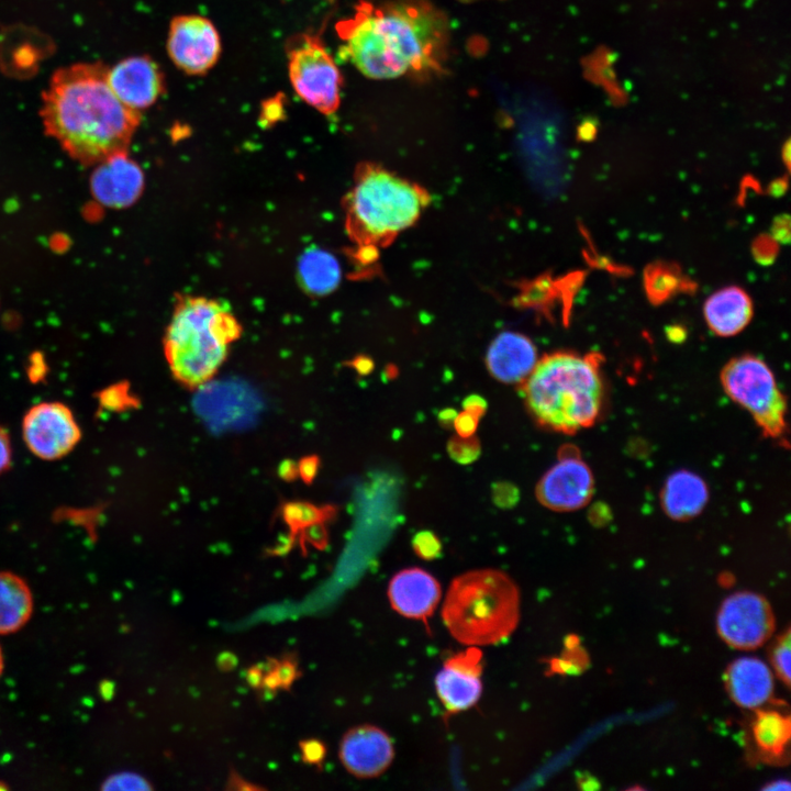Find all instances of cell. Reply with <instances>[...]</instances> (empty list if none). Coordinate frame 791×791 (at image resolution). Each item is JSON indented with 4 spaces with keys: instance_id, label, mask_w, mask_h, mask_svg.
Returning <instances> with one entry per match:
<instances>
[{
    "instance_id": "cell-30",
    "label": "cell",
    "mask_w": 791,
    "mask_h": 791,
    "mask_svg": "<svg viewBox=\"0 0 791 791\" xmlns=\"http://www.w3.org/2000/svg\"><path fill=\"white\" fill-rule=\"evenodd\" d=\"M104 782L103 789L148 790L152 788L142 776L131 772L113 775Z\"/></svg>"
},
{
    "instance_id": "cell-36",
    "label": "cell",
    "mask_w": 791,
    "mask_h": 791,
    "mask_svg": "<svg viewBox=\"0 0 791 791\" xmlns=\"http://www.w3.org/2000/svg\"><path fill=\"white\" fill-rule=\"evenodd\" d=\"M457 415V411L452 408L443 409L438 412V423L444 428H450L453 427L455 417Z\"/></svg>"
},
{
    "instance_id": "cell-26",
    "label": "cell",
    "mask_w": 791,
    "mask_h": 791,
    "mask_svg": "<svg viewBox=\"0 0 791 791\" xmlns=\"http://www.w3.org/2000/svg\"><path fill=\"white\" fill-rule=\"evenodd\" d=\"M447 453L457 464L469 465L479 458L481 445L475 435L468 437L456 435L448 441Z\"/></svg>"
},
{
    "instance_id": "cell-1",
    "label": "cell",
    "mask_w": 791,
    "mask_h": 791,
    "mask_svg": "<svg viewBox=\"0 0 791 791\" xmlns=\"http://www.w3.org/2000/svg\"><path fill=\"white\" fill-rule=\"evenodd\" d=\"M445 14L426 0L379 5L361 1L337 23L342 53L366 77L428 76L443 69L449 27Z\"/></svg>"
},
{
    "instance_id": "cell-17",
    "label": "cell",
    "mask_w": 791,
    "mask_h": 791,
    "mask_svg": "<svg viewBox=\"0 0 791 791\" xmlns=\"http://www.w3.org/2000/svg\"><path fill=\"white\" fill-rule=\"evenodd\" d=\"M441 584L421 568H406L396 573L388 586V598L399 614L426 622L439 601Z\"/></svg>"
},
{
    "instance_id": "cell-2",
    "label": "cell",
    "mask_w": 791,
    "mask_h": 791,
    "mask_svg": "<svg viewBox=\"0 0 791 791\" xmlns=\"http://www.w3.org/2000/svg\"><path fill=\"white\" fill-rule=\"evenodd\" d=\"M107 73L101 62L64 66L54 71L42 93L45 133L82 165L126 152L141 121L138 111L115 97Z\"/></svg>"
},
{
    "instance_id": "cell-40",
    "label": "cell",
    "mask_w": 791,
    "mask_h": 791,
    "mask_svg": "<svg viewBox=\"0 0 791 791\" xmlns=\"http://www.w3.org/2000/svg\"><path fill=\"white\" fill-rule=\"evenodd\" d=\"M2 669H3V658H2V651H1V648H0V675H1V672H2Z\"/></svg>"
},
{
    "instance_id": "cell-19",
    "label": "cell",
    "mask_w": 791,
    "mask_h": 791,
    "mask_svg": "<svg viewBox=\"0 0 791 791\" xmlns=\"http://www.w3.org/2000/svg\"><path fill=\"white\" fill-rule=\"evenodd\" d=\"M725 683L732 700L745 709L761 706L773 692L772 672L756 657L734 660L726 670Z\"/></svg>"
},
{
    "instance_id": "cell-20",
    "label": "cell",
    "mask_w": 791,
    "mask_h": 791,
    "mask_svg": "<svg viewBox=\"0 0 791 791\" xmlns=\"http://www.w3.org/2000/svg\"><path fill=\"white\" fill-rule=\"evenodd\" d=\"M753 304L747 293L728 287L713 293L704 304V316L709 327L720 336L739 333L750 321Z\"/></svg>"
},
{
    "instance_id": "cell-8",
    "label": "cell",
    "mask_w": 791,
    "mask_h": 791,
    "mask_svg": "<svg viewBox=\"0 0 791 791\" xmlns=\"http://www.w3.org/2000/svg\"><path fill=\"white\" fill-rule=\"evenodd\" d=\"M288 73L296 93L323 114L334 113L343 77L317 35L293 36L287 46Z\"/></svg>"
},
{
    "instance_id": "cell-35",
    "label": "cell",
    "mask_w": 791,
    "mask_h": 791,
    "mask_svg": "<svg viewBox=\"0 0 791 791\" xmlns=\"http://www.w3.org/2000/svg\"><path fill=\"white\" fill-rule=\"evenodd\" d=\"M280 98H274L265 102L261 114L265 120L275 121L280 118L282 111Z\"/></svg>"
},
{
    "instance_id": "cell-21",
    "label": "cell",
    "mask_w": 791,
    "mask_h": 791,
    "mask_svg": "<svg viewBox=\"0 0 791 791\" xmlns=\"http://www.w3.org/2000/svg\"><path fill=\"white\" fill-rule=\"evenodd\" d=\"M708 499L709 490L703 479L688 470L670 475L660 495L662 509L673 520L697 516L704 509Z\"/></svg>"
},
{
    "instance_id": "cell-5",
    "label": "cell",
    "mask_w": 791,
    "mask_h": 791,
    "mask_svg": "<svg viewBox=\"0 0 791 791\" xmlns=\"http://www.w3.org/2000/svg\"><path fill=\"white\" fill-rule=\"evenodd\" d=\"M520 602V590L505 572L471 570L452 581L442 617L459 643L467 646L493 645L515 631Z\"/></svg>"
},
{
    "instance_id": "cell-37",
    "label": "cell",
    "mask_w": 791,
    "mask_h": 791,
    "mask_svg": "<svg viewBox=\"0 0 791 791\" xmlns=\"http://www.w3.org/2000/svg\"><path fill=\"white\" fill-rule=\"evenodd\" d=\"M307 464L301 466L302 476L308 477V480L312 479L316 472L317 461L315 458H309Z\"/></svg>"
},
{
    "instance_id": "cell-16",
    "label": "cell",
    "mask_w": 791,
    "mask_h": 791,
    "mask_svg": "<svg viewBox=\"0 0 791 791\" xmlns=\"http://www.w3.org/2000/svg\"><path fill=\"white\" fill-rule=\"evenodd\" d=\"M97 165L90 178V189L99 203L122 209L140 198L144 188V175L126 152L114 154Z\"/></svg>"
},
{
    "instance_id": "cell-4",
    "label": "cell",
    "mask_w": 791,
    "mask_h": 791,
    "mask_svg": "<svg viewBox=\"0 0 791 791\" xmlns=\"http://www.w3.org/2000/svg\"><path fill=\"white\" fill-rule=\"evenodd\" d=\"M242 327L221 301L180 296L167 326L164 349L174 377L186 387L210 380L227 356Z\"/></svg>"
},
{
    "instance_id": "cell-24",
    "label": "cell",
    "mask_w": 791,
    "mask_h": 791,
    "mask_svg": "<svg viewBox=\"0 0 791 791\" xmlns=\"http://www.w3.org/2000/svg\"><path fill=\"white\" fill-rule=\"evenodd\" d=\"M751 733L756 747L762 756L779 759L789 746L790 717L776 710L759 711L753 721Z\"/></svg>"
},
{
    "instance_id": "cell-9",
    "label": "cell",
    "mask_w": 791,
    "mask_h": 791,
    "mask_svg": "<svg viewBox=\"0 0 791 791\" xmlns=\"http://www.w3.org/2000/svg\"><path fill=\"white\" fill-rule=\"evenodd\" d=\"M22 436L34 456L52 461L67 456L77 446L81 430L66 404L45 401L33 405L25 413Z\"/></svg>"
},
{
    "instance_id": "cell-18",
    "label": "cell",
    "mask_w": 791,
    "mask_h": 791,
    "mask_svg": "<svg viewBox=\"0 0 791 791\" xmlns=\"http://www.w3.org/2000/svg\"><path fill=\"white\" fill-rule=\"evenodd\" d=\"M537 353L526 336L504 332L488 348L486 365L490 375L504 383H521L534 369Z\"/></svg>"
},
{
    "instance_id": "cell-6",
    "label": "cell",
    "mask_w": 791,
    "mask_h": 791,
    "mask_svg": "<svg viewBox=\"0 0 791 791\" xmlns=\"http://www.w3.org/2000/svg\"><path fill=\"white\" fill-rule=\"evenodd\" d=\"M426 204L420 188L387 171L360 177L347 202L352 232L366 239L386 238L411 226Z\"/></svg>"
},
{
    "instance_id": "cell-28",
    "label": "cell",
    "mask_w": 791,
    "mask_h": 791,
    "mask_svg": "<svg viewBox=\"0 0 791 791\" xmlns=\"http://www.w3.org/2000/svg\"><path fill=\"white\" fill-rule=\"evenodd\" d=\"M414 553L424 560H433L442 554V543L432 531L417 532L412 538Z\"/></svg>"
},
{
    "instance_id": "cell-29",
    "label": "cell",
    "mask_w": 791,
    "mask_h": 791,
    "mask_svg": "<svg viewBox=\"0 0 791 791\" xmlns=\"http://www.w3.org/2000/svg\"><path fill=\"white\" fill-rule=\"evenodd\" d=\"M491 497L498 508L509 510L519 503L520 490L513 482L497 481L491 486Z\"/></svg>"
},
{
    "instance_id": "cell-13",
    "label": "cell",
    "mask_w": 791,
    "mask_h": 791,
    "mask_svg": "<svg viewBox=\"0 0 791 791\" xmlns=\"http://www.w3.org/2000/svg\"><path fill=\"white\" fill-rule=\"evenodd\" d=\"M482 653L477 646L448 657L435 677L436 693L448 713L475 705L482 692Z\"/></svg>"
},
{
    "instance_id": "cell-39",
    "label": "cell",
    "mask_w": 791,
    "mask_h": 791,
    "mask_svg": "<svg viewBox=\"0 0 791 791\" xmlns=\"http://www.w3.org/2000/svg\"><path fill=\"white\" fill-rule=\"evenodd\" d=\"M764 789H765V790H771V791H776V790H782V791H783V790H789V789H790V783H789L788 781H786V780H777V781H775V782H771L770 784H768V786L765 787Z\"/></svg>"
},
{
    "instance_id": "cell-33",
    "label": "cell",
    "mask_w": 791,
    "mask_h": 791,
    "mask_svg": "<svg viewBox=\"0 0 791 791\" xmlns=\"http://www.w3.org/2000/svg\"><path fill=\"white\" fill-rule=\"evenodd\" d=\"M488 408L486 399L479 394H469L463 401V409L476 415L479 420L484 415Z\"/></svg>"
},
{
    "instance_id": "cell-11",
    "label": "cell",
    "mask_w": 791,
    "mask_h": 791,
    "mask_svg": "<svg viewBox=\"0 0 791 791\" xmlns=\"http://www.w3.org/2000/svg\"><path fill=\"white\" fill-rule=\"evenodd\" d=\"M167 53L177 68L188 75H204L218 62L221 40L214 24L205 16H175L168 30Z\"/></svg>"
},
{
    "instance_id": "cell-10",
    "label": "cell",
    "mask_w": 791,
    "mask_h": 791,
    "mask_svg": "<svg viewBox=\"0 0 791 791\" xmlns=\"http://www.w3.org/2000/svg\"><path fill=\"white\" fill-rule=\"evenodd\" d=\"M716 626L722 639L731 647L754 649L771 636L775 619L764 597L743 591L729 595L722 603Z\"/></svg>"
},
{
    "instance_id": "cell-27",
    "label": "cell",
    "mask_w": 791,
    "mask_h": 791,
    "mask_svg": "<svg viewBox=\"0 0 791 791\" xmlns=\"http://www.w3.org/2000/svg\"><path fill=\"white\" fill-rule=\"evenodd\" d=\"M790 632L779 637L771 650V662L778 677L790 684Z\"/></svg>"
},
{
    "instance_id": "cell-32",
    "label": "cell",
    "mask_w": 791,
    "mask_h": 791,
    "mask_svg": "<svg viewBox=\"0 0 791 791\" xmlns=\"http://www.w3.org/2000/svg\"><path fill=\"white\" fill-rule=\"evenodd\" d=\"M12 460L11 441L8 432L0 426V475L9 469Z\"/></svg>"
},
{
    "instance_id": "cell-22",
    "label": "cell",
    "mask_w": 791,
    "mask_h": 791,
    "mask_svg": "<svg viewBox=\"0 0 791 791\" xmlns=\"http://www.w3.org/2000/svg\"><path fill=\"white\" fill-rule=\"evenodd\" d=\"M33 610L32 593L19 576L0 571V634L20 630Z\"/></svg>"
},
{
    "instance_id": "cell-31",
    "label": "cell",
    "mask_w": 791,
    "mask_h": 791,
    "mask_svg": "<svg viewBox=\"0 0 791 791\" xmlns=\"http://www.w3.org/2000/svg\"><path fill=\"white\" fill-rule=\"evenodd\" d=\"M479 419L472 413L463 410L457 413L453 427L456 430L457 435L468 437L475 435L478 427Z\"/></svg>"
},
{
    "instance_id": "cell-12",
    "label": "cell",
    "mask_w": 791,
    "mask_h": 791,
    "mask_svg": "<svg viewBox=\"0 0 791 791\" xmlns=\"http://www.w3.org/2000/svg\"><path fill=\"white\" fill-rule=\"evenodd\" d=\"M593 477L588 465L572 447L560 449L558 461L536 486V498L553 511L569 512L584 506L593 492Z\"/></svg>"
},
{
    "instance_id": "cell-38",
    "label": "cell",
    "mask_w": 791,
    "mask_h": 791,
    "mask_svg": "<svg viewBox=\"0 0 791 791\" xmlns=\"http://www.w3.org/2000/svg\"><path fill=\"white\" fill-rule=\"evenodd\" d=\"M355 368L360 375H368L374 369V364L368 358H359L355 361Z\"/></svg>"
},
{
    "instance_id": "cell-14",
    "label": "cell",
    "mask_w": 791,
    "mask_h": 791,
    "mask_svg": "<svg viewBox=\"0 0 791 791\" xmlns=\"http://www.w3.org/2000/svg\"><path fill=\"white\" fill-rule=\"evenodd\" d=\"M107 80L115 97L138 112L153 105L165 90L164 75L147 55L131 56L108 67Z\"/></svg>"
},
{
    "instance_id": "cell-7",
    "label": "cell",
    "mask_w": 791,
    "mask_h": 791,
    "mask_svg": "<svg viewBox=\"0 0 791 791\" xmlns=\"http://www.w3.org/2000/svg\"><path fill=\"white\" fill-rule=\"evenodd\" d=\"M721 382L727 396L750 413L766 436L782 438L787 403L764 360L751 355L729 360L722 369Z\"/></svg>"
},
{
    "instance_id": "cell-3",
    "label": "cell",
    "mask_w": 791,
    "mask_h": 791,
    "mask_svg": "<svg viewBox=\"0 0 791 791\" xmlns=\"http://www.w3.org/2000/svg\"><path fill=\"white\" fill-rule=\"evenodd\" d=\"M601 358L597 354L559 352L537 360L521 382V394L535 422L554 432L573 434L599 417L604 399Z\"/></svg>"
},
{
    "instance_id": "cell-23",
    "label": "cell",
    "mask_w": 791,
    "mask_h": 791,
    "mask_svg": "<svg viewBox=\"0 0 791 791\" xmlns=\"http://www.w3.org/2000/svg\"><path fill=\"white\" fill-rule=\"evenodd\" d=\"M300 285L309 293L324 296L333 291L341 280L337 259L321 248L304 252L298 265Z\"/></svg>"
},
{
    "instance_id": "cell-34",
    "label": "cell",
    "mask_w": 791,
    "mask_h": 791,
    "mask_svg": "<svg viewBox=\"0 0 791 791\" xmlns=\"http://www.w3.org/2000/svg\"><path fill=\"white\" fill-rule=\"evenodd\" d=\"M303 755L309 762H320L325 754L324 746L317 740H309L305 746L302 747Z\"/></svg>"
},
{
    "instance_id": "cell-15",
    "label": "cell",
    "mask_w": 791,
    "mask_h": 791,
    "mask_svg": "<svg viewBox=\"0 0 791 791\" xmlns=\"http://www.w3.org/2000/svg\"><path fill=\"white\" fill-rule=\"evenodd\" d=\"M394 757L392 742L381 728L364 724L346 732L339 744V759L352 775L368 779L382 775Z\"/></svg>"
},
{
    "instance_id": "cell-25",
    "label": "cell",
    "mask_w": 791,
    "mask_h": 791,
    "mask_svg": "<svg viewBox=\"0 0 791 791\" xmlns=\"http://www.w3.org/2000/svg\"><path fill=\"white\" fill-rule=\"evenodd\" d=\"M332 513L333 509L321 510L304 503H290L285 508L286 521L292 527H309Z\"/></svg>"
}]
</instances>
